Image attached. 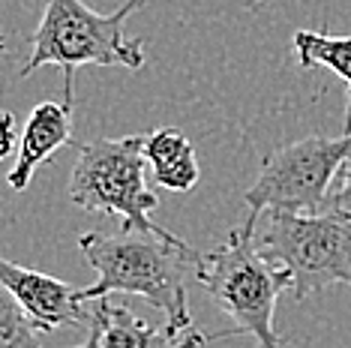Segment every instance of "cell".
<instances>
[{"instance_id": "cell-1", "label": "cell", "mask_w": 351, "mask_h": 348, "mask_svg": "<svg viewBox=\"0 0 351 348\" xmlns=\"http://www.w3.org/2000/svg\"><path fill=\"white\" fill-rule=\"evenodd\" d=\"M78 249L97 273V282L82 288L84 303L111 295H135L156 306L174 334L183 336L189 330L186 279L189 273L195 276L202 252L186 240L123 228L121 234L87 232L78 237Z\"/></svg>"}, {"instance_id": "cell-2", "label": "cell", "mask_w": 351, "mask_h": 348, "mask_svg": "<svg viewBox=\"0 0 351 348\" xmlns=\"http://www.w3.org/2000/svg\"><path fill=\"white\" fill-rule=\"evenodd\" d=\"M147 0H126L117 12L102 15L84 0H45L36 34L30 36V58L21 66V78L43 66L63 69V102L73 108V87L78 66H145V45L123 36L126 18Z\"/></svg>"}, {"instance_id": "cell-3", "label": "cell", "mask_w": 351, "mask_h": 348, "mask_svg": "<svg viewBox=\"0 0 351 348\" xmlns=\"http://www.w3.org/2000/svg\"><path fill=\"white\" fill-rule=\"evenodd\" d=\"M255 247L285 279L298 300L322 295L327 286H351V219L337 210L294 213L261 210Z\"/></svg>"}, {"instance_id": "cell-4", "label": "cell", "mask_w": 351, "mask_h": 348, "mask_svg": "<svg viewBox=\"0 0 351 348\" xmlns=\"http://www.w3.org/2000/svg\"><path fill=\"white\" fill-rule=\"evenodd\" d=\"M261 213L250 210L243 225L226 237L217 249L202 256L195 279L204 286L207 297L234 321L237 334H250L258 348H282L274 310L285 279L255 247V223Z\"/></svg>"}, {"instance_id": "cell-5", "label": "cell", "mask_w": 351, "mask_h": 348, "mask_svg": "<svg viewBox=\"0 0 351 348\" xmlns=\"http://www.w3.org/2000/svg\"><path fill=\"white\" fill-rule=\"evenodd\" d=\"M69 199L87 213L117 216L123 228L178 237L150 219L159 199L147 186L145 136L97 138L82 145L75 171L69 177Z\"/></svg>"}, {"instance_id": "cell-6", "label": "cell", "mask_w": 351, "mask_h": 348, "mask_svg": "<svg viewBox=\"0 0 351 348\" xmlns=\"http://www.w3.org/2000/svg\"><path fill=\"white\" fill-rule=\"evenodd\" d=\"M351 160V132L339 138L309 136L282 145L261 160L258 177L246 189L250 210H294L322 213L327 210L333 180Z\"/></svg>"}, {"instance_id": "cell-7", "label": "cell", "mask_w": 351, "mask_h": 348, "mask_svg": "<svg viewBox=\"0 0 351 348\" xmlns=\"http://www.w3.org/2000/svg\"><path fill=\"white\" fill-rule=\"evenodd\" d=\"M0 282L12 291V297L27 312V319L36 324V330H58L66 324L78 327V324H90L93 319L84 312L82 288L54 279L49 273L30 271V267L0 258Z\"/></svg>"}, {"instance_id": "cell-8", "label": "cell", "mask_w": 351, "mask_h": 348, "mask_svg": "<svg viewBox=\"0 0 351 348\" xmlns=\"http://www.w3.org/2000/svg\"><path fill=\"white\" fill-rule=\"evenodd\" d=\"M69 138H73V108L66 102H39L25 123L15 150V165L6 177L15 192L27 189L34 171L45 160H51Z\"/></svg>"}, {"instance_id": "cell-9", "label": "cell", "mask_w": 351, "mask_h": 348, "mask_svg": "<svg viewBox=\"0 0 351 348\" xmlns=\"http://www.w3.org/2000/svg\"><path fill=\"white\" fill-rule=\"evenodd\" d=\"M145 160L156 184L171 192H189L198 184V160L193 141L174 126H162L145 136Z\"/></svg>"}, {"instance_id": "cell-10", "label": "cell", "mask_w": 351, "mask_h": 348, "mask_svg": "<svg viewBox=\"0 0 351 348\" xmlns=\"http://www.w3.org/2000/svg\"><path fill=\"white\" fill-rule=\"evenodd\" d=\"M93 319L102 327V348H180L183 336L165 324L154 327L145 319H138L130 306L111 303L108 297L97 300Z\"/></svg>"}, {"instance_id": "cell-11", "label": "cell", "mask_w": 351, "mask_h": 348, "mask_svg": "<svg viewBox=\"0 0 351 348\" xmlns=\"http://www.w3.org/2000/svg\"><path fill=\"white\" fill-rule=\"evenodd\" d=\"M294 54L300 66H324L346 82L348 105H346V129L351 132V36L324 34V30H298L294 34Z\"/></svg>"}, {"instance_id": "cell-12", "label": "cell", "mask_w": 351, "mask_h": 348, "mask_svg": "<svg viewBox=\"0 0 351 348\" xmlns=\"http://www.w3.org/2000/svg\"><path fill=\"white\" fill-rule=\"evenodd\" d=\"M0 348H43L36 324L27 319V312L3 282H0Z\"/></svg>"}, {"instance_id": "cell-13", "label": "cell", "mask_w": 351, "mask_h": 348, "mask_svg": "<svg viewBox=\"0 0 351 348\" xmlns=\"http://www.w3.org/2000/svg\"><path fill=\"white\" fill-rule=\"evenodd\" d=\"M327 210H337L346 219H351V160L346 162V169L339 171L337 186L330 189V199H327Z\"/></svg>"}, {"instance_id": "cell-14", "label": "cell", "mask_w": 351, "mask_h": 348, "mask_svg": "<svg viewBox=\"0 0 351 348\" xmlns=\"http://www.w3.org/2000/svg\"><path fill=\"white\" fill-rule=\"evenodd\" d=\"M19 150V136H15V117L10 112H0V162Z\"/></svg>"}, {"instance_id": "cell-15", "label": "cell", "mask_w": 351, "mask_h": 348, "mask_svg": "<svg viewBox=\"0 0 351 348\" xmlns=\"http://www.w3.org/2000/svg\"><path fill=\"white\" fill-rule=\"evenodd\" d=\"M87 339L82 345H75V348H102V327H99V321L97 319H90V324H87Z\"/></svg>"}, {"instance_id": "cell-16", "label": "cell", "mask_w": 351, "mask_h": 348, "mask_svg": "<svg viewBox=\"0 0 351 348\" xmlns=\"http://www.w3.org/2000/svg\"><path fill=\"white\" fill-rule=\"evenodd\" d=\"M204 343H207V336H204V334H189V336H183L180 348H202Z\"/></svg>"}, {"instance_id": "cell-17", "label": "cell", "mask_w": 351, "mask_h": 348, "mask_svg": "<svg viewBox=\"0 0 351 348\" xmlns=\"http://www.w3.org/2000/svg\"><path fill=\"white\" fill-rule=\"evenodd\" d=\"M267 0H246V6H250V10H258V6H265Z\"/></svg>"}, {"instance_id": "cell-18", "label": "cell", "mask_w": 351, "mask_h": 348, "mask_svg": "<svg viewBox=\"0 0 351 348\" xmlns=\"http://www.w3.org/2000/svg\"><path fill=\"white\" fill-rule=\"evenodd\" d=\"M6 51V39H3V34H0V54Z\"/></svg>"}]
</instances>
